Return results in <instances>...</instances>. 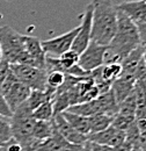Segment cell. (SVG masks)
Here are the masks:
<instances>
[{
    "mask_svg": "<svg viewBox=\"0 0 146 151\" xmlns=\"http://www.w3.org/2000/svg\"><path fill=\"white\" fill-rule=\"evenodd\" d=\"M2 60V51H1V48H0V62Z\"/></svg>",
    "mask_w": 146,
    "mask_h": 151,
    "instance_id": "f35d334b",
    "label": "cell"
},
{
    "mask_svg": "<svg viewBox=\"0 0 146 151\" xmlns=\"http://www.w3.org/2000/svg\"><path fill=\"white\" fill-rule=\"evenodd\" d=\"M11 70L19 81L26 84L31 90L44 91L47 81V71L39 68L24 64H11Z\"/></svg>",
    "mask_w": 146,
    "mask_h": 151,
    "instance_id": "5b68a950",
    "label": "cell"
},
{
    "mask_svg": "<svg viewBox=\"0 0 146 151\" xmlns=\"http://www.w3.org/2000/svg\"><path fill=\"white\" fill-rule=\"evenodd\" d=\"M136 107H137L136 99H135V94L132 91V93L127 99H124L121 104H118V113L136 119Z\"/></svg>",
    "mask_w": 146,
    "mask_h": 151,
    "instance_id": "484cf974",
    "label": "cell"
},
{
    "mask_svg": "<svg viewBox=\"0 0 146 151\" xmlns=\"http://www.w3.org/2000/svg\"><path fill=\"white\" fill-rule=\"evenodd\" d=\"M120 11L128 15L136 24L146 22V1L145 0H135V1H123L120 5H116Z\"/></svg>",
    "mask_w": 146,
    "mask_h": 151,
    "instance_id": "4fadbf2b",
    "label": "cell"
},
{
    "mask_svg": "<svg viewBox=\"0 0 146 151\" xmlns=\"http://www.w3.org/2000/svg\"><path fill=\"white\" fill-rule=\"evenodd\" d=\"M136 124H137V128L139 129L140 132H146V115L136 119Z\"/></svg>",
    "mask_w": 146,
    "mask_h": 151,
    "instance_id": "836d02e7",
    "label": "cell"
},
{
    "mask_svg": "<svg viewBox=\"0 0 146 151\" xmlns=\"http://www.w3.org/2000/svg\"><path fill=\"white\" fill-rule=\"evenodd\" d=\"M67 111L71 112V113L78 114V115L87 116V117L100 113L96 99L92 100V101H85V102H79L77 105H73V106L67 108Z\"/></svg>",
    "mask_w": 146,
    "mask_h": 151,
    "instance_id": "ffe728a7",
    "label": "cell"
},
{
    "mask_svg": "<svg viewBox=\"0 0 146 151\" xmlns=\"http://www.w3.org/2000/svg\"><path fill=\"white\" fill-rule=\"evenodd\" d=\"M0 116L2 117H11L12 116V111L9 109L8 105L6 104V100L4 98V95L0 93Z\"/></svg>",
    "mask_w": 146,
    "mask_h": 151,
    "instance_id": "4dcf8cb0",
    "label": "cell"
},
{
    "mask_svg": "<svg viewBox=\"0 0 146 151\" xmlns=\"http://www.w3.org/2000/svg\"><path fill=\"white\" fill-rule=\"evenodd\" d=\"M65 79V73L60 72V71H49L47 72V81H45V92L49 94L54 95L57 88H59L62 86V84L64 83Z\"/></svg>",
    "mask_w": 146,
    "mask_h": 151,
    "instance_id": "44dd1931",
    "label": "cell"
},
{
    "mask_svg": "<svg viewBox=\"0 0 146 151\" xmlns=\"http://www.w3.org/2000/svg\"><path fill=\"white\" fill-rule=\"evenodd\" d=\"M77 33H78V27L73 28L72 30H70L65 34H62L57 37L41 41L44 52L52 57H59L60 55H63L65 51L71 49Z\"/></svg>",
    "mask_w": 146,
    "mask_h": 151,
    "instance_id": "ba28073f",
    "label": "cell"
},
{
    "mask_svg": "<svg viewBox=\"0 0 146 151\" xmlns=\"http://www.w3.org/2000/svg\"><path fill=\"white\" fill-rule=\"evenodd\" d=\"M135 120H136L135 117H130V116H125L123 114L117 113L112 117V121H111V124L110 126H112L116 129H120V130H124L125 132Z\"/></svg>",
    "mask_w": 146,
    "mask_h": 151,
    "instance_id": "83f0119b",
    "label": "cell"
},
{
    "mask_svg": "<svg viewBox=\"0 0 146 151\" xmlns=\"http://www.w3.org/2000/svg\"><path fill=\"white\" fill-rule=\"evenodd\" d=\"M143 52H144V47L139 45L138 48L132 50L125 58H123V60L121 62L123 75H130L135 77L136 70L143 58Z\"/></svg>",
    "mask_w": 146,
    "mask_h": 151,
    "instance_id": "9a60e30c",
    "label": "cell"
},
{
    "mask_svg": "<svg viewBox=\"0 0 146 151\" xmlns=\"http://www.w3.org/2000/svg\"><path fill=\"white\" fill-rule=\"evenodd\" d=\"M56 128L59 134L71 144H85L87 142V136L77 132L72 126L64 119L63 114H57L54 116Z\"/></svg>",
    "mask_w": 146,
    "mask_h": 151,
    "instance_id": "30bf717a",
    "label": "cell"
},
{
    "mask_svg": "<svg viewBox=\"0 0 146 151\" xmlns=\"http://www.w3.org/2000/svg\"><path fill=\"white\" fill-rule=\"evenodd\" d=\"M69 144V142L59 134V132L57 130L55 124V129L52 135L45 139L42 141L38 145V150L39 151H62L63 148H65Z\"/></svg>",
    "mask_w": 146,
    "mask_h": 151,
    "instance_id": "ac0fdd59",
    "label": "cell"
},
{
    "mask_svg": "<svg viewBox=\"0 0 146 151\" xmlns=\"http://www.w3.org/2000/svg\"><path fill=\"white\" fill-rule=\"evenodd\" d=\"M13 138L12 130H11V123L8 117L0 116V145L7 143Z\"/></svg>",
    "mask_w": 146,
    "mask_h": 151,
    "instance_id": "4316f807",
    "label": "cell"
},
{
    "mask_svg": "<svg viewBox=\"0 0 146 151\" xmlns=\"http://www.w3.org/2000/svg\"><path fill=\"white\" fill-rule=\"evenodd\" d=\"M51 95L49 93H47L45 91H38V90H31L30 94L28 96V99L26 100V104L27 106L34 111L36 109L38 106H41L42 104H44L45 101L48 100H51Z\"/></svg>",
    "mask_w": 146,
    "mask_h": 151,
    "instance_id": "cb8c5ba5",
    "label": "cell"
},
{
    "mask_svg": "<svg viewBox=\"0 0 146 151\" xmlns=\"http://www.w3.org/2000/svg\"><path fill=\"white\" fill-rule=\"evenodd\" d=\"M62 151H84V144H71L69 143Z\"/></svg>",
    "mask_w": 146,
    "mask_h": 151,
    "instance_id": "8d00e7d4",
    "label": "cell"
},
{
    "mask_svg": "<svg viewBox=\"0 0 146 151\" xmlns=\"http://www.w3.org/2000/svg\"><path fill=\"white\" fill-rule=\"evenodd\" d=\"M140 45L137 24L117 8V28L104 55V64L121 63L123 58Z\"/></svg>",
    "mask_w": 146,
    "mask_h": 151,
    "instance_id": "6da1fadb",
    "label": "cell"
},
{
    "mask_svg": "<svg viewBox=\"0 0 146 151\" xmlns=\"http://www.w3.org/2000/svg\"><path fill=\"white\" fill-rule=\"evenodd\" d=\"M112 149H114V151H132L133 147L129 142L124 141L122 144H120V145H117V147H115Z\"/></svg>",
    "mask_w": 146,
    "mask_h": 151,
    "instance_id": "d590c367",
    "label": "cell"
},
{
    "mask_svg": "<svg viewBox=\"0 0 146 151\" xmlns=\"http://www.w3.org/2000/svg\"><path fill=\"white\" fill-rule=\"evenodd\" d=\"M145 1H146V0H145Z\"/></svg>",
    "mask_w": 146,
    "mask_h": 151,
    "instance_id": "ab89813d",
    "label": "cell"
},
{
    "mask_svg": "<svg viewBox=\"0 0 146 151\" xmlns=\"http://www.w3.org/2000/svg\"><path fill=\"white\" fill-rule=\"evenodd\" d=\"M30 92H31V88L19 80L12 85V87L7 91L6 94L4 95L6 104L8 105L12 113H13V111H15L20 105H22L28 99Z\"/></svg>",
    "mask_w": 146,
    "mask_h": 151,
    "instance_id": "7c38bea8",
    "label": "cell"
},
{
    "mask_svg": "<svg viewBox=\"0 0 146 151\" xmlns=\"http://www.w3.org/2000/svg\"><path fill=\"white\" fill-rule=\"evenodd\" d=\"M97 106L100 109V113H103L108 116L114 117L116 114L118 113V104L116 101V98L112 93L111 88L108 92L100 94L96 98Z\"/></svg>",
    "mask_w": 146,
    "mask_h": 151,
    "instance_id": "2e32d148",
    "label": "cell"
},
{
    "mask_svg": "<svg viewBox=\"0 0 146 151\" xmlns=\"http://www.w3.org/2000/svg\"><path fill=\"white\" fill-rule=\"evenodd\" d=\"M9 70H11V64L6 59L2 58V60L0 62V87H1V85L4 83V80L6 79Z\"/></svg>",
    "mask_w": 146,
    "mask_h": 151,
    "instance_id": "f546056e",
    "label": "cell"
},
{
    "mask_svg": "<svg viewBox=\"0 0 146 151\" xmlns=\"http://www.w3.org/2000/svg\"><path fill=\"white\" fill-rule=\"evenodd\" d=\"M135 81H136V78L133 76L122 73L111 84V91L116 98L117 104H121L124 99H127L132 93Z\"/></svg>",
    "mask_w": 146,
    "mask_h": 151,
    "instance_id": "5bb4252c",
    "label": "cell"
},
{
    "mask_svg": "<svg viewBox=\"0 0 146 151\" xmlns=\"http://www.w3.org/2000/svg\"><path fill=\"white\" fill-rule=\"evenodd\" d=\"M122 75V65L121 63H109L101 65V76L104 81L112 84L120 76Z\"/></svg>",
    "mask_w": 146,
    "mask_h": 151,
    "instance_id": "7402d4cb",
    "label": "cell"
},
{
    "mask_svg": "<svg viewBox=\"0 0 146 151\" xmlns=\"http://www.w3.org/2000/svg\"><path fill=\"white\" fill-rule=\"evenodd\" d=\"M107 47L108 45H100L91 41L87 48L79 55V60H78L79 66L82 70L91 72L93 70L97 69L99 66L103 65Z\"/></svg>",
    "mask_w": 146,
    "mask_h": 151,
    "instance_id": "8992f818",
    "label": "cell"
},
{
    "mask_svg": "<svg viewBox=\"0 0 146 151\" xmlns=\"http://www.w3.org/2000/svg\"><path fill=\"white\" fill-rule=\"evenodd\" d=\"M143 63H144V65L146 66V47H144V52H143Z\"/></svg>",
    "mask_w": 146,
    "mask_h": 151,
    "instance_id": "74e56055",
    "label": "cell"
},
{
    "mask_svg": "<svg viewBox=\"0 0 146 151\" xmlns=\"http://www.w3.org/2000/svg\"><path fill=\"white\" fill-rule=\"evenodd\" d=\"M137 28H138L139 40H140V45L146 47V22L145 23H139V24H137Z\"/></svg>",
    "mask_w": 146,
    "mask_h": 151,
    "instance_id": "1f68e13d",
    "label": "cell"
},
{
    "mask_svg": "<svg viewBox=\"0 0 146 151\" xmlns=\"http://www.w3.org/2000/svg\"><path fill=\"white\" fill-rule=\"evenodd\" d=\"M87 142L89 144V148H91L92 151H114V149L111 147H108V145L96 144V143H93V142H89V141H87Z\"/></svg>",
    "mask_w": 146,
    "mask_h": 151,
    "instance_id": "d6a6232c",
    "label": "cell"
},
{
    "mask_svg": "<svg viewBox=\"0 0 146 151\" xmlns=\"http://www.w3.org/2000/svg\"><path fill=\"white\" fill-rule=\"evenodd\" d=\"M111 121L112 117L103 113H97L93 116H89V128H91L89 134L104 130L111 124Z\"/></svg>",
    "mask_w": 146,
    "mask_h": 151,
    "instance_id": "603a6c76",
    "label": "cell"
},
{
    "mask_svg": "<svg viewBox=\"0 0 146 151\" xmlns=\"http://www.w3.org/2000/svg\"><path fill=\"white\" fill-rule=\"evenodd\" d=\"M87 141L96 143V144H102V145H108L111 148H115L125 141V132L116 129L112 126H109L104 130L87 135Z\"/></svg>",
    "mask_w": 146,
    "mask_h": 151,
    "instance_id": "9c48e42d",
    "label": "cell"
},
{
    "mask_svg": "<svg viewBox=\"0 0 146 151\" xmlns=\"http://www.w3.org/2000/svg\"><path fill=\"white\" fill-rule=\"evenodd\" d=\"M0 151H22V147L14 138H12L7 143L0 145Z\"/></svg>",
    "mask_w": 146,
    "mask_h": 151,
    "instance_id": "f1b7e54d",
    "label": "cell"
},
{
    "mask_svg": "<svg viewBox=\"0 0 146 151\" xmlns=\"http://www.w3.org/2000/svg\"><path fill=\"white\" fill-rule=\"evenodd\" d=\"M63 116L64 119L72 126L73 128L79 132L82 135H89L91 132V128H89V117L87 116H82V115H78V114L71 113L69 111L63 112Z\"/></svg>",
    "mask_w": 146,
    "mask_h": 151,
    "instance_id": "e0dca14e",
    "label": "cell"
},
{
    "mask_svg": "<svg viewBox=\"0 0 146 151\" xmlns=\"http://www.w3.org/2000/svg\"><path fill=\"white\" fill-rule=\"evenodd\" d=\"M92 15H93V5L91 2L85 8V12L81 17V23L80 26H78V33L71 47L73 51H75L79 55L87 48V45L91 42Z\"/></svg>",
    "mask_w": 146,
    "mask_h": 151,
    "instance_id": "52a82bcc",
    "label": "cell"
},
{
    "mask_svg": "<svg viewBox=\"0 0 146 151\" xmlns=\"http://www.w3.org/2000/svg\"><path fill=\"white\" fill-rule=\"evenodd\" d=\"M35 122L36 120L33 116V111L27 106L26 101L13 111L9 117L12 136L22 148L29 147L36 141L33 137Z\"/></svg>",
    "mask_w": 146,
    "mask_h": 151,
    "instance_id": "3957f363",
    "label": "cell"
},
{
    "mask_svg": "<svg viewBox=\"0 0 146 151\" xmlns=\"http://www.w3.org/2000/svg\"><path fill=\"white\" fill-rule=\"evenodd\" d=\"M22 41L24 45V50L28 52V55L33 59L34 66L45 70V59H47V54L44 52L41 41L37 37L33 36H26L22 35ZM47 71V70H45Z\"/></svg>",
    "mask_w": 146,
    "mask_h": 151,
    "instance_id": "8fae6325",
    "label": "cell"
},
{
    "mask_svg": "<svg viewBox=\"0 0 146 151\" xmlns=\"http://www.w3.org/2000/svg\"><path fill=\"white\" fill-rule=\"evenodd\" d=\"M33 116L36 121H49L54 119V107L52 101L48 100L41 106H38L36 109L33 111Z\"/></svg>",
    "mask_w": 146,
    "mask_h": 151,
    "instance_id": "d4e9b609",
    "label": "cell"
},
{
    "mask_svg": "<svg viewBox=\"0 0 146 151\" xmlns=\"http://www.w3.org/2000/svg\"><path fill=\"white\" fill-rule=\"evenodd\" d=\"M91 41L108 45L117 28V6L111 0H93Z\"/></svg>",
    "mask_w": 146,
    "mask_h": 151,
    "instance_id": "7a4b0ae2",
    "label": "cell"
},
{
    "mask_svg": "<svg viewBox=\"0 0 146 151\" xmlns=\"http://www.w3.org/2000/svg\"><path fill=\"white\" fill-rule=\"evenodd\" d=\"M54 129H55L54 119L49 121H36L33 130V137L38 141H45L52 135Z\"/></svg>",
    "mask_w": 146,
    "mask_h": 151,
    "instance_id": "d6986e66",
    "label": "cell"
},
{
    "mask_svg": "<svg viewBox=\"0 0 146 151\" xmlns=\"http://www.w3.org/2000/svg\"><path fill=\"white\" fill-rule=\"evenodd\" d=\"M0 48L2 58L9 64H15L24 50L22 35L9 26L0 27Z\"/></svg>",
    "mask_w": 146,
    "mask_h": 151,
    "instance_id": "277c9868",
    "label": "cell"
},
{
    "mask_svg": "<svg viewBox=\"0 0 146 151\" xmlns=\"http://www.w3.org/2000/svg\"><path fill=\"white\" fill-rule=\"evenodd\" d=\"M137 147H138L142 151H146V132H140L139 138H138Z\"/></svg>",
    "mask_w": 146,
    "mask_h": 151,
    "instance_id": "e575fe53",
    "label": "cell"
}]
</instances>
